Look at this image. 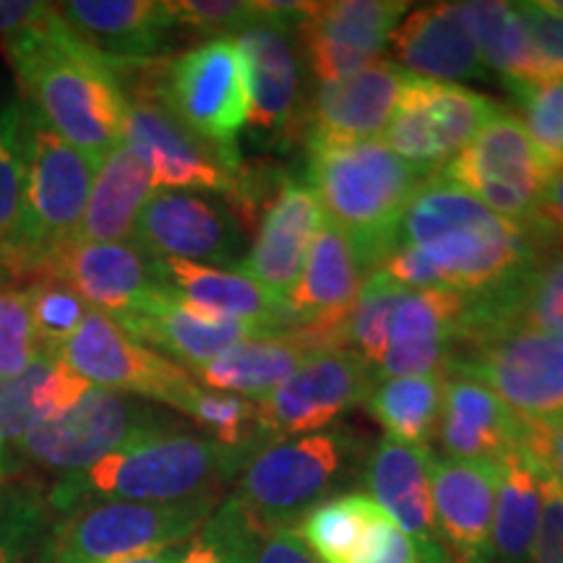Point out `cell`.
<instances>
[{
    "label": "cell",
    "instance_id": "obj_1",
    "mask_svg": "<svg viewBox=\"0 0 563 563\" xmlns=\"http://www.w3.org/2000/svg\"><path fill=\"white\" fill-rule=\"evenodd\" d=\"M26 108L100 165L123 144L125 100L115 70L63 24L58 11L3 40Z\"/></svg>",
    "mask_w": 563,
    "mask_h": 563
},
{
    "label": "cell",
    "instance_id": "obj_2",
    "mask_svg": "<svg viewBox=\"0 0 563 563\" xmlns=\"http://www.w3.org/2000/svg\"><path fill=\"white\" fill-rule=\"evenodd\" d=\"M545 243L551 241H540L530 230L493 214L441 170L420 183L397 232V245L418 249L433 266L441 290L464 298H483L509 287Z\"/></svg>",
    "mask_w": 563,
    "mask_h": 563
},
{
    "label": "cell",
    "instance_id": "obj_3",
    "mask_svg": "<svg viewBox=\"0 0 563 563\" xmlns=\"http://www.w3.org/2000/svg\"><path fill=\"white\" fill-rule=\"evenodd\" d=\"M253 452L178 431L154 428L125 441L81 473L58 477L47 493V509L66 514L87 504H178L217 496L232 483Z\"/></svg>",
    "mask_w": 563,
    "mask_h": 563
},
{
    "label": "cell",
    "instance_id": "obj_4",
    "mask_svg": "<svg viewBox=\"0 0 563 563\" xmlns=\"http://www.w3.org/2000/svg\"><path fill=\"white\" fill-rule=\"evenodd\" d=\"M428 173L397 157L382 139L308 146L306 183L323 220L347 238L371 274L397 245L399 220Z\"/></svg>",
    "mask_w": 563,
    "mask_h": 563
},
{
    "label": "cell",
    "instance_id": "obj_5",
    "mask_svg": "<svg viewBox=\"0 0 563 563\" xmlns=\"http://www.w3.org/2000/svg\"><path fill=\"white\" fill-rule=\"evenodd\" d=\"M363 439L350 428L262 443L235 477V493L262 532L295 530L316 506L329 501L347 477L363 473Z\"/></svg>",
    "mask_w": 563,
    "mask_h": 563
},
{
    "label": "cell",
    "instance_id": "obj_6",
    "mask_svg": "<svg viewBox=\"0 0 563 563\" xmlns=\"http://www.w3.org/2000/svg\"><path fill=\"white\" fill-rule=\"evenodd\" d=\"M97 167L95 159L63 141L30 110L24 201L11 241L0 249L3 262L19 279L30 277L55 253L76 243Z\"/></svg>",
    "mask_w": 563,
    "mask_h": 563
},
{
    "label": "cell",
    "instance_id": "obj_7",
    "mask_svg": "<svg viewBox=\"0 0 563 563\" xmlns=\"http://www.w3.org/2000/svg\"><path fill=\"white\" fill-rule=\"evenodd\" d=\"M157 63L144 60L112 68L129 100L123 144L144 159L157 191H211L241 201V154L217 150L167 110L154 91Z\"/></svg>",
    "mask_w": 563,
    "mask_h": 563
},
{
    "label": "cell",
    "instance_id": "obj_8",
    "mask_svg": "<svg viewBox=\"0 0 563 563\" xmlns=\"http://www.w3.org/2000/svg\"><path fill=\"white\" fill-rule=\"evenodd\" d=\"M220 506L217 496L178 504L102 501L60 514L37 563H118L188 543Z\"/></svg>",
    "mask_w": 563,
    "mask_h": 563
},
{
    "label": "cell",
    "instance_id": "obj_9",
    "mask_svg": "<svg viewBox=\"0 0 563 563\" xmlns=\"http://www.w3.org/2000/svg\"><path fill=\"white\" fill-rule=\"evenodd\" d=\"M441 173L467 188L493 214L530 230L540 241L553 238L540 220V207L548 180L559 170L514 112L498 110Z\"/></svg>",
    "mask_w": 563,
    "mask_h": 563
},
{
    "label": "cell",
    "instance_id": "obj_10",
    "mask_svg": "<svg viewBox=\"0 0 563 563\" xmlns=\"http://www.w3.org/2000/svg\"><path fill=\"white\" fill-rule=\"evenodd\" d=\"M165 426L170 420L141 399L91 386L74 407L26 433L9 452V462L11 470L24 462L55 477H68L100 462L125 441Z\"/></svg>",
    "mask_w": 563,
    "mask_h": 563
},
{
    "label": "cell",
    "instance_id": "obj_11",
    "mask_svg": "<svg viewBox=\"0 0 563 563\" xmlns=\"http://www.w3.org/2000/svg\"><path fill=\"white\" fill-rule=\"evenodd\" d=\"M154 91L196 136L238 154V133L249 121V84L235 40H207L178 58L159 60Z\"/></svg>",
    "mask_w": 563,
    "mask_h": 563
},
{
    "label": "cell",
    "instance_id": "obj_12",
    "mask_svg": "<svg viewBox=\"0 0 563 563\" xmlns=\"http://www.w3.org/2000/svg\"><path fill=\"white\" fill-rule=\"evenodd\" d=\"M449 376L481 382L527 422L563 415V334L511 332L454 347Z\"/></svg>",
    "mask_w": 563,
    "mask_h": 563
},
{
    "label": "cell",
    "instance_id": "obj_13",
    "mask_svg": "<svg viewBox=\"0 0 563 563\" xmlns=\"http://www.w3.org/2000/svg\"><path fill=\"white\" fill-rule=\"evenodd\" d=\"M58 357L84 382L125 397L152 399L180 412L199 382L170 357L146 347L118 321L100 311H89Z\"/></svg>",
    "mask_w": 563,
    "mask_h": 563
},
{
    "label": "cell",
    "instance_id": "obj_14",
    "mask_svg": "<svg viewBox=\"0 0 563 563\" xmlns=\"http://www.w3.org/2000/svg\"><path fill=\"white\" fill-rule=\"evenodd\" d=\"M501 104L464 89L412 76L399 95L384 144L422 173H439L473 141Z\"/></svg>",
    "mask_w": 563,
    "mask_h": 563
},
{
    "label": "cell",
    "instance_id": "obj_15",
    "mask_svg": "<svg viewBox=\"0 0 563 563\" xmlns=\"http://www.w3.org/2000/svg\"><path fill=\"white\" fill-rule=\"evenodd\" d=\"M376 384L368 363L352 350L308 357L264 399H256V428L264 443L327 431L352 407L363 405Z\"/></svg>",
    "mask_w": 563,
    "mask_h": 563
},
{
    "label": "cell",
    "instance_id": "obj_16",
    "mask_svg": "<svg viewBox=\"0 0 563 563\" xmlns=\"http://www.w3.org/2000/svg\"><path fill=\"white\" fill-rule=\"evenodd\" d=\"M232 40L245 63L251 139L266 150H282L295 141L306 115L298 30L262 13Z\"/></svg>",
    "mask_w": 563,
    "mask_h": 563
},
{
    "label": "cell",
    "instance_id": "obj_17",
    "mask_svg": "<svg viewBox=\"0 0 563 563\" xmlns=\"http://www.w3.org/2000/svg\"><path fill=\"white\" fill-rule=\"evenodd\" d=\"M133 243L152 258L235 272L245 258L241 220L224 201L196 191H154L141 209Z\"/></svg>",
    "mask_w": 563,
    "mask_h": 563
},
{
    "label": "cell",
    "instance_id": "obj_18",
    "mask_svg": "<svg viewBox=\"0 0 563 563\" xmlns=\"http://www.w3.org/2000/svg\"><path fill=\"white\" fill-rule=\"evenodd\" d=\"M410 9L405 0L313 3V11L298 26V45L313 79L332 84L382 60L394 30Z\"/></svg>",
    "mask_w": 563,
    "mask_h": 563
},
{
    "label": "cell",
    "instance_id": "obj_19",
    "mask_svg": "<svg viewBox=\"0 0 563 563\" xmlns=\"http://www.w3.org/2000/svg\"><path fill=\"white\" fill-rule=\"evenodd\" d=\"M511 332L563 334V241L540 245L522 277L504 290L464 298L460 340L454 347Z\"/></svg>",
    "mask_w": 563,
    "mask_h": 563
},
{
    "label": "cell",
    "instance_id": "obj_20",
    "mask_svg": "<svg viewBox=\"0 0 563 563\" xmlns=\"http://www.w3.org/2000/svg\"><path fill=\"white\" fill-rule=\"evenodd\" d=\"M410 79L412 74L402 66L382 58L340 81L321 84L302 115L306 146L373 141L386 131L394 104Z\"/></svg>",
    "mask_w": 563,
    "mask_h": 563
},
{
    "label": "cell",
    "instance_id": "obj_21",
    "mask_svg": "<svg viewBox=\"0 0 563 563\" xmlns=\"http://www.w3.org/2000/svg\"><path fill=\"white\" fill-rule=\"evenodd\" d=\"M431 456L428 446H410L384 435L365 454L361 475L373 501L415 540L422 563H454L435 525Z\"/></svg>",
    "mask_w": 563,
    "mask_h": 563
},
{
    "label": "cell",
    "instance_id": "obj_22",
    "mask_svg": "<svg viewBox=\"0 0 563 563\" xmlns=\"http://www.w3.org/2000/svg\"><path fill=\"white\" fill-rule=\"evenodd\" d=\"M34 274L58 277L91 311L110 316L112 321L129 316L159 287L154 258L133 241L70 243Z\"/></svg>",
    "mask_w": 563,
    "mask_h": 563
},
{
    "label": "cell",
    "instance_id": "obj_23",
    "mask_svg": "<svg viewBox=\"0 0 563 563\" xmlns=\"http://www.w3.org/2000/svg\"><path fill=\"white\" fill-rule=\"evenodd\" d=\"M323 222V211L308 183L282 178L258 222L253 245L245 251L243 264L235 272L287 298L298 285Z\"/></svg>",
    "mask_w": 563,
    "mask_h": 563
},
{
    "label": "cell",
    "instance_id": "obj_24",
    "mask_svg": "<svg viewBox=\"0 0 563 563\" xmlns=\"http://www.w3.org/2000/svg\"><path fill=\"white\" fill-rule=\"evenodd\" d=\"M464 295L452 290H405L391 313L389 340L376 382L405 376H443L460 340Z\"/></svg>",
    "mask_w": 563,
    "mask_h": 563
},
{
    "label": "cell",
    "instance_id": "obj_25",
    "mask_svg": "<svg viewBox=\"0 0 563 563\" xmlns=\"http://www.w3.org/2000/svg\"><path fill=\"white\" fill-rule=\"evenodd\" d=\"M118 323L146 347L157 350L159 355L165 352L175 365L180 368L188 365L194 373L222 355L224 350H230L232 344L272 334L266 329L251 327V323L214 319V316L196 311L162 287L146 295Z\"/></svg>",
    "mask_w": 563,
    "mask_h": 563
},
{
    "label": "cell",
    "instance_id": "obj_26",
    "mask_svg": "<svg viewBox=\"0 0 563 563\" xmlns=\"http://www.w3.org/2000/svg\"><path fill=\"white\" fill-rule=\"evenodd\" d=\"M498 462L431 456L435 525L462 563H493L490 527L496 506Z\"/></svg>",
    "mask_w": 563,
    "mask_h": 563
},
{
    "label": "cell",
    "instance_id": "obj_27",
    "mask_svg": "<svg viewBox=\"0 0 563 563\" xmlns=\"http://www.w3.org/2000/svg\"><path fill=\"white\" fill-rule=\"evenodd\" d=\"M363 272L347 238L334 224L323 222L308 253L298 285L287 295L295 327H313L334 344L344 347V323H347L357 292H361Z\"/></svg>",
    "mask_w": 563,
    "mask_h": 563
},
{
    "label": "cell",
    "instance_id": "obj_28",
    "mask_svg": "<svg viewBox=\"0 0 563 563\" xmlns=\"http://www.w3.org/2000/svg\"><path fill=\"white\" fill-rule=\"evenodd\" d=\"M154 272L162 290L214 319L251 323L272 334L295 329L287 300L241 272L175 262V258H154Z\"/></svg>",
    "mask_w": 563,
    "mask_h": 563
},
{
    "label": "cell",
    "instance_id": "obj_29",
    "mask_svg": "<svg viewBox=\"0 0 563 563\" xmlns=\"http://www.w3.org/2000/svg\"><path fill=\"white\" fill-rule=\"evenodd\" d=\"M55 11L110 66L154 60L175 30L167 0H68Z\"/></svg>",
    "mask_w": 563,
    "mask_h": 563
},
{
    "label": "cell",
    "instance_id": "obj_30",
    "mask_svg": "<svg viewBox=\"0 0 563 563\" xmlns=\"http://www.w3.org/2000/svg\"><path fill=\"white\" fill-rule=\"evenodd\" d=\"M391 47L397 66L420 79L454 84L490 76L473 34L454 11V3L407 11L391 34Z\"/></svg>",
    "mask_w": 563,
    "mask_h": 563
},
{
    "label": "cell",
    "instance_id": "obj_31",
    "mask_svg": "<svg viewBox=\"0 0 563 563\" xmlns=\"http://www.w3.org/2000/svg\"><path fill=\"white\" fill-rule=\"evenodd\" d=\"M522 431L517 418L488 386L452 376L443 382L439 441L452 460H498Z\"/></svg>",
    "mask_w": 563,
    "mask_h": 563
},
{
    "label": "cell",
    "instance_id": "obj_32",
    "mask_svg": "<svg viewBox=\"0 0 563 563\" xmlns=\"http://www.w3.org/2000/svg\"><path fill=\"white\" fill-rule=\"evenodd\" d=\"M454 11L473 34L488 74H496L514 97L545 81L561 79L534 51L514 3L467 0V3H454Z\"/></svg>",
    "mask_w": 563,
    "mask_h": 563
},
{
    "label": "cell",
    "instance_id": "obj_33",
    "mask_svg": "<svg viewBox=\"0 0 563 563\" xmlns=\"http://www.w3.org/2000/svg\"><path fill=\"white\" fill-rule=\"evenodd\" d=\"M313 355H321V350L300 329H290V332L253 336L232 344L201 371H196V376L211 391L238 394L256 402L285 384Z\"/></svg>",
    "mask_w": 563,
    "mask_h": 563
},
{
    "label": "cell",
    "instance_id": "obj_34",
    "mask_svg": "<svg viewBox=\"0 0 563 563\" xmlns=\"http://www.w3.org/2000/svg\"><path fill=\"white\" fill-rule=\"evenodd\" d=\"M91 389L58 355L42 352L19 376L0 378V452H9L40 422L66 412Z\"/></svg>",
    "mask_w": 563,
    "mask_h": 563
},
{
    "label": "cell",
    "instance_id": "obj_35",
    "mask_svg": "<svg viewBox=\"0 0 563 563\" xmlns=\"http://www.w3.org/2000/svg\"><path fill=\"white\" fill-rule=\"evenodd\" d=\"M154 191L157 188L144 159L125 144L112 150L95 173L76 243L131 241L141 209Z\"/></svg>",
    "mask_w": 563,
    "mask_h": 563
},
{
    "label": "cell",
    "instance_id": "obj_36",
    "mask_svg": "<svg viewBox=\"0 0 563 563\" xmlns=\"http://www.w3.org/2000/svg\"><path fill=\"white\" fill-rule=\"evenodd\" d=\"M496 506L490 527L493 563H532V548L540 527V470L519 439L498 456Z\"/></svg>",
    "mask_w": 563,
    "mask_h": 563
},
{
    "label": "cell",
    "instance_id": "obj_37",
    "mask_svg": "<svg viewBox=\"0 0 563 563\" xmlns=\"http://www.w3.org/2000/svg\"><path fill=\"white\" fill-rule=\"evenodd\" d=\"M363 405L386 428L389 439L428 446L439 431L443 376L384 378L373 384Z\"/></svg>",
    "mask_w": 563,
    "mask_h": 563
},
{
    "label": "cell",
    "instance_id": "obj_38",
    "mask_svg": "<svg viewBox=\"0 0 563 563\" xmlns=\"http://www.w3.org/2000/svg\"><path fill=\"white\" fill-rule=\"evenodd\" d=\"M382 511L368 493H342L308 511L295 532L321 563H347Z\"/></svg>",
    "mask_w": 563,
    "mask_h": 563
},
{
    "label": "cell",
    "instance_id": "obj_39",
    "mask_svg": "<svg viewBox=\"0 0 563 563\" xmlns=\"http://www.w3.org/2000/svg\"><path fill=\"white\" fill-rule=\"evenodd\" d=\"M262 534L241 501L228 496L188 540L178 563H253Z\"/></svg>",
    "mask_w": 563,
    "mask_h": 563
},
{
    "label": "cell",
    "instance_id": "obj_40",
    "mask_svg": "<svg viewBox=\"0 0 563 563\" xmlns=\"http://www.w3.org/2000/svg\"><path fill=\"white\" fill-rule=\"evenodd\" d=\"M402 295L405 287H399L397 282L386 277L382 269H373L363 279L350 319L344 323V347L352 344L355 347L352 352H357L368 363L371 371H376L378 361H382L386 340H389L391 313Z\"/></svg>",
    "mask_w": 563,
    "mask_h": 563
},
{
    "label": "cell",
    "instance_id": "obj_41",
    "mask_svg": "<svg viewBox=\"0 0 563 563\" xmlns=\"http://www.w3.org/2000/svg\"><path fill=\"white\" fill-rule=\"evenodd\" d=\"M30 165V110L19 102H0V249L11 241L24 201Z\"/></svg>",
    "mask_w": 563,
    "mask_h": 563
},
{
    "label": "cell",
    "instance_id": "obj_42",
    "mask_svg": "<svg viewBox=\"0 0 563 563\" xmlns=\"http://www.w3.org/2000/svg\"><path fill=\"white\" fill-rule=\"evenodd\" d=\"M21 282H26L24 292L40 350L58 355L63 344L79 332L91 308L53 274H32Z\"/></svg>",
    "mask_w": 563,
    "mask_h": 563
},
{
    "label": "cell",
    "instance_id": "obj_43",
    "mask_svg": "<svg viewBox=\"0 0 563 563\" xmlns=\"http://www.w3.org/2000/svg\"><path fill=\"white\" fill-rule=\"evenodd\" d=\"M196 426L207 433V439L222 443L228 449H243V452H256L262 446L256 428V405L251 399L238 397V394L211 391L196 386L186 405L180 407Z\"/></svg>",
    "mask_w": 563,
    "mask_h": 563
},
{
    "label": "cell",
    "instance_id": "obj_44",
    "mask_svg": "<svg viewBox=\"0 0 563 563\" xmlns=\"http://www.w3.org/2000/svg\"><path fill=\"white\" fill-rule=\"evenodd\" d=\"M47 498L30 485H0V563H30L45 534Z\"/></svg>",
    "mask_w": 563,
    "mask_h": 563
},
{
    "label": "cell",
    "instance_id": "obj_45",
    "mask_svg": "<svg viewBox=\"0 0 563 563\" xmlns=\"http://www.w3.org/2000/svg\"><path fill=\"white\" fill-rule=\"evenodd\" d=\"M9 269L0 256V378L19 376L42 355L24 285L16 274L5 282Z\"/></svg>",
    "mask_w": 563,
    "mask_h": 563
},
{
    "label": "cell",
    "instance_id": "obj_46",
    "mask_svg": "<svg viewBox=\"0 0 563 563\" xmlns=\"http://www.w3.org/2000/svg\"><path fill=\"white\" fill-rule=\"evenodd\" d=\"M522 104L519 121L543 157L555 170H563V79L540 84L517 97Z\"/></svg>",
    "mask_w": 563,
    "mask_h": 563
},
{
    "label": "cell",
    "instance_id": "obj_47",
    "mask_svg": "<svg viewBox=\"0 0 563 563\" xmlns=\"http://www.w3.org/2000/svg\"><path fill=\"white\" fill-rule=\"evenodd\" d=\"M175 26H188L201 37H235L262 19L258 3L245 0H167Z\"/></svg>",
    "mask_w": 563,
    "mask_h": 563
},
{
    "label": "cell",
    "instance_id": "obj_48",
    "mask_svg": "<svg viewBox=\"0 0 563 563\" xmlns=\"http://www.w3.org/2000/svg\"><path fill=\"white\" fill-rule=\"evenodd\" d=\"M347 563H422V559L410 534L382 511Z\"/></svg>",
    "mask_w": 563,
    "mask_h": 563
},
{
    "label": "cell",
    "instance_id": "obj_49",
    "mask_svg": "<svg viewBox=\"0 0 563 563\" xmlns=\"http://www.w3.org/2000/svg\"><path fill=\"white\" fill-rule=\"evenodd\" d=\"M538 470L543 506H540V527L532 548V563H563V493L543 464H538Z\"/></svg>",
    "mask_w": 563,
    "mask_h": 563
},
{
    "label": "cell",
    "instance_id": "obj_50",
    "mask_svg": "<svg viewBox=\"0 0 563 563\" xmlns=\"http://www.w3.org/2000/svg\"><path fill=\"white\" fill-rule=\"evenodd\" d=\"M514 9L522 19L534 51L563 79V16L548 11L540 0H522L514 3Z\"/></svg>",
    "mask_w": 563,
    "mask_h": 563
},
{
    "label": "cell",
    "instance_id": "obj_51",
    "mask_svg": "<svg viewBox=\"0 0 563 563\" xmlns=\"http://www.w3.org/2000/svg\"><path fill=\"white\" fill-rule=\"evenodd\" d=\"M522 443L532 460L553 475L563 493V415L545 422L522 420Z\"/></svg>",
    "mask_w": 563,
    "mask_h": 563
},
{
    "label": "cell",
    "instance_id": "obj_52",
    "mask_svg": "<svg viewBox=\"0 0 563 563\" xmlns=\"http://www.w3.org/2000/svg\"><path fill=\"white\" fill-rule=\"evenodd\" d=\"M253 563H321L295 530H269L258 540Z\"/></svg>",
    "mask_w": 563,
    "mask_h": 563
},
{
    "label": "cell",
    "instance_id": "obj_53",
    "mask_svg": "<svg viewBox=\"0 0 563 563\" xmlns=\"http://www.w3.org/2000/svg\"><path fill=\"white\" fill-rule=\"evenodd\" d=\"M53 13V3L37 0H0V40L37 26Z\"/></svg>",
    "mask_w": 563,
    "mask_h": 563
},
{
    "label": "cell",
    "instance_id": "obj_54",
    "mask_svg": "<svg viewBox=\"0 0 563 563\" xmlns=\"http://www.w3.org/2000/svg\"><path fill=\"white\" fill-rule=\"evenodd\" d=\"M540 220L553 238L563 241V170H559L548 180L543 194V207H540Z\"/></svg>",
    "mask_w": 563,
    "mask_h": 563
},
{
    "label": "cell",
    "instance_id": "obj_55",
    "mask_svg": "<svg viewBox=\"0 0 563 563\" xmlns=\"http://www.w3.org/2000/svg\"><path fill=\"white\" fill-rule=\"evenodd\" d=\"M183 551H186V543L165 548V551H154V553H146V555H136V559L118 561V563H178Z\"/></svg>",
    "mask_w": 563,
    "mask_h": 563
},
{
    "label": "cell",
    "instance_id": "obj_56",
    "mask_svg": "<svg viewBox=\"0 0 563 563\" xmlns=\"http://www.w3.org/2000/svg\"><path fill=\"white\" fill-rule=\"evenodd\" d=\"M540 3H543L548 11H553V13H559V16H563V0H540Z\"/></svg>",
    "mask_w": 563,
    "mask_h": 563
},
{
    "label": "cell",
    "instance_id": "obj_57",
    "mask_svg": "<svg viewBox=\"0 0 563 563\" xmlns=\"http://www.w3.org/2000/svg\"><path fill=\"white\" fill-rule=\"evenodd\" d=\"M5 473H11V462H9V456L0 452V481H3Z\"/></svg>",
    "mask_w": 563,
    "mask_h": 563
}]
</instances>
